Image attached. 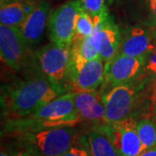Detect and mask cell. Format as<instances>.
<instances>
[{
	"label": "cell",
	"instance_id": "1",
	"mask_svg": "<svg viewBox=\"0 0 156 156\" xmlns=\"http://www.w3.org/2000/svg\"><path fill=\"white\" fill-rule=\"evenodd\" d=\"M68 91V89L51 82L39 73L17 83L7 92L5 107L11 118L30 115L41 107Z\"/></svg>",
	"mask_w": 156,
	"mask_h": 156
},
{
	"label": "cell",
	"instance_id": "2",
	"mask_svg": "<svg viewBox=\"0 0 156 156\" xmlns=\"http://www.w3.org/2000/svg\"><path fill=\"white\" fill-rule=\"evenodd\" d=\"M23 149L35 156H60L77 142L75 126L56 127L13 134Z\"/></svg>",
	"mask_w": 156,
	"mask_h": 156
},
{
	"label": "cell",
	"instance_id": "3",
	"mask_svg": "<svg viewBox=\"0 0 156 156\" xmlns=\"http://www.w3.org/2000/svg\"><path fill=\"white\" fill-rule=\"evenodd\" d=\"M146 83V80L137 78L116 86L103 94L107 122H113L131 116Z\"/></svg>",
	"mask_w": 156,
	"mask_h": 156
},
{
	"label": "cell",
	"instance_id": "4",
	"mask_svg": "<svg viewBox=\"0 0 156 156\" xmlns=\"http://www.w3.org/2000/svg\"><path fill=\"white\" fill-rule=\"evenodd\" d=\"M0 56L9 67L19 71L36 62L31 46L17 27L0 24Z\"/></svg>",
	"mask_w": 156,
	"mask_h": 156
},
{
	"label": "cell",
	"instance_id": "5",
	"mask_svg": "<svg viewBox=\"0 0 156 156\" xmlns=\"http://www.w3.org/2000/svg\"><path fill=\"white\" fill-rule=\"evenodd\" d=\"M35 59L39 72L51 82L67 89L64 84L69 81L70 47L50 42L35 52Z\"/></svg>",
	"mask_w": 156,
	"mask_h": 156
},
{
	"label": "cell",
	"instance_id": "6",
	"mask_svg": "<svg viewBox=\"0 0 156 156\" xmlns=\"http://www.w3.org/2000/svg\"><path fill=\"white\" fill-rule=\"evenodd\" d=\"M82 8L80 0H70L50 11L48 36L51 43L70 47L76 36V22Z\"/></svg>",
	"mask_w": 156,
	"mask_h": 156
},
{
	"label": "cell",
	"instance_id": "7",
	"mask_svg": "<svg viewBox=\"0 0 156 156\" xmlns=\"http://www.w3.org/2000/svg\"><path fill=\"white\" fill-rule=\"evenodd\" d=\"M110 139L118 156H139L142 145L137 132V121L133 116L95 127Z\"/></svg>",
	"mask_w": 156,
	"mask_h": 156
},
{
	"label": "cell",
	"instance_id": "8",
	"mask_svg": "<svg viewBox=\"0 0 156 156\" xmlns=\"http://www.w3.org/2000/svg\"><path fill=\"white\" fill-rule=\"evenodd\" d=\"M147 57H135L116 53L105 62V77L101 89V93L104 94L116 86L137 79L142 72Z\"/></svg>",
	"mask_w": 156,
	"mask_h": 156
},
{
	"label": "cell",
	"instance_id": "9",
	"mask_svg": "<svg viewBox=\"0 0 156 156\" xmlns=\"http://www.w3.org/2000/svg\"><path fill=\"white\" fill-rule=\"evenodd\" d=\"M76 91H69L41 107L29 116L43 118L76 126L82 120L75 105Z\"/></svg>",
	"mask_w": 156,
	"mask_h": 156
},
{
	"label": "cell",
	"instance_id": "10",
	"mask_svg": "<svg viewBox=\"0 0 156 156\" xmlns=\"http://www.w3.org/2000/svg\"><path fill=\"white\" fill-rule=\"evenodd\" d=\"M105 77V62L97 58L82 65H70L69 69V81L78 90H96L102 86Z\"/></svg>",
	"mask_w": 156,
	"mask_h": 156
},
{
	"label": "cell",
	"instance_id": "11",
	"mask_svg": "<svg viewBox=\"0 0 156 156\" xmlns=\"http://www.w3.org/2000/svg\"><path fill=\"white\" fill-rule=\"evenodd\" d=\"M121 38V31L110 15L95 23V30L91 35L93 44L105 62L116 55Z\"/></svg>",
	"mask_w": 156,
	"mask_h": 156
},
{
	"label": "cell",
	"instance_id": "12",
	"mask_svg": "<svg viewBox=\"0 0 156 156\" xmlns=\"http://www.w3.org/2000/svg\"><path fill=\"white\" fill-rule=\"evenodd\" d=\"M122 34L119 54L135 57H147L154 51V41L150 29L133 25L125 29Z\"/></svg>",
	"mask_w": 156,
	"mask_h": 156
},
{
	"label": "cell",
	"instance_id": "13",
	"mask_svg": "<svg viewBox=\"0 0 156 156\" xmlns=\"http://www.w3.org/2000/svg\"><path fill=\"white\" fill-rule=\"evenodd\" d=\"M75 105L82 121L94 123L95 127L107 123L103 94L96 90L76 91Z\"/></svg>",
	"mask_w": 156,
	"mask_h": 156
},
{
	"label": "cell",
	"instance_id": "14",
	"mask_svg": "<svg viewBox=\"0 0 156 156\" xmlns=\"http://www.w3.org/2000/svg\"><path fill=\"white\" fill-rule=\"evenodd\" d=\"M50 11L49 2L45 0L37 2L22 25L18 28L30 46L37 44L43 39L48 26Z\"/></svg>",
	"mask_w": 156,
	"mask_h": 156
},
{
	"label": "cell",
	"instance_id": "15",
	"mask_svg": "<svg viewBox=\"0 0 156 156\" xmlns=\"http://www.w3.org/2000/svg\"><path fill=\"white\" fill-rule=\"evenodd\" d=\"M37 3L27 0H13L0 6V23L19 28L33 10Z\"/></svg>",
	"mask_w": 156,
	"mask_h": 156
},
{
	"label": "cell",
	"instance_id": "16",
	"mask_svg": "<svg viewBox=\"0 0 156 156\" xmlns=\"http://www.w3.org/2000/svg\"><path fill=\"white\" fill-rule=\"evenodd\" d=\"M78 140L79 143L89 151L91 156H118L108 136L99 129L94 128L93 131Z\"/></svg>",
	"mask_w": 156,
	"mask_h": 156
},
{
	"label": "cell",
	"instance_id": "17",
	"mask_svg": "<svg viewBox=\"0 0 156 156\" xmlns=\"http://www.w3.org/2000/svg\"><path fill=\"white\" fill-rule=\"evenodd\" d=\"M97 58H101L100 55L92 43L91 36L74 39L70 46V65H82Z\"/></svg>",
	"mask_w": 156,
	"mask_h": 156
},
{
	"label": "cell",
	"instance_id": "18",
	"mask_svg": "<svg viewBox=\"0 0 156 156\" xmlns=\"http://www.w3.org/2000/svg\"><path fill=\"white\" fill-rule=\"evenodd\" d=\"M137 132L143 151L156 146V122L149 118L137 122Z\"/></svg>",
	"mask_w": 156,
	"mask_h": 156
},
{
	"label": "cell",
	"instance_id": "19",
	"mask_svg": "<svg viewBox=\"0 0 156 156\" xmlns=\"http://www.w3.org/2000/svg\"><path fill=\"white\" fill-rule=\"evenodd\" d=\"M95 28V25L93 17L82 6L76 17L75 38H84L90 37L94 32Z\"/></svg>",
	"mask_w": 156,
	"mask_h": 156
},
{
	"label": "cell",
	"instance_id": "20",
	"mask_svg": "<svg viewBox=\"0 0 156 156\" xmlns=\"http://www.w3.org/2000/svg\"><path fill=\"white\" fill-rule=\"evenodd\" d=\"M85 11L93 17L95 23L109 16L106 0H80Z\"/></svg>",
	"mask_w": 156,
	"mask_h": 156
},
{
	"label": "cell",
	"instance_id": "21",
	"mask_svg": "<svg viewBox=\"0 0 156 156\" xmlns=\"http://www.w3.org/2000/svg\"><path fill=\"white\" fill-rule=\"evenodd\" d=\"M141 8L144 14L143 24L152 29L156 25V0H141Z\"/></svg>",
	"mask_w": 156,
	"mask_h": 156
},
{
	"label": "cell",
	"instance_id": "22",
	"mask_svg": "<svg viewBox=\"0 0 156 156\" xmlns=\"http://www.w3.org/2000/svg\"><path fill=\"white\" fill-rule=\"evenodd\" d=\"M138 78L146 80L147 82L150 78H156V50L147 57L142 72Z\"/></svg>",
	"mask_w": 156,
	"mask_h": 156
},
{
	"label": "cell",
	"instance_id": "23",
	"mask_svg": "<svg viewBox=\"0 0 156 156\" xmlns=\"http://www.w3.org/2000/svg\"><path fill=\"white\" fill-rule=\"evenodd\" d=\"M76 144H77V142L60 156H91L89 151L87 150L82 144H80L79 146Z\"/></svg>",
	"mask_w": 156,
	"mask_h": 156
},
{
	"label": "cell",
	"instance_id": "24",
	"mask_svg": "<svg viewBox=\"0 0 156 156\" xmlns=\"http://www.w3.org/2000/svg\"><path fill=\"white\" fill-rule=\"evenodd\" d=\"M139 156H156V146L152 148L143 151Z\"/></svg>",
	"mask_w": 156,
	"mask_h": 156
},
{
	"label": "cell",
	"instance_id": "25",
	"mask_svg": "<svg viewBox=\"0 0 156 156\" xmlns=\"http://www.w3.org/2000/svg\"><path fill=\"white\" fill-rule=\"evenodd\" d=\"M152 108H153V113L156 115V87L153 94V103H152Z\"/></svg>",
	"mask_w": 156,
	"mask_h": 156
},
{
	"label": "cell",
	"instance_id": "26",
	"mask_svg": "<svg viewBox=\"0 0 156 156\" xmlns=\"http://www.w3.org/2000/svg\"><path fill=\"white\" fill-rule=\"evenodd\" d=\"M12 156H35L33 155V154H31L30 153H29V152H27V151L25 150H21L19 151V152H17V153H16V154H14Z\"/></svg>",
	"mask_w": 156,
	"mask_h": 156
},
{
	"label": "cell",
	"instance_id": "27",
	"mask_svg": "<svg viewBox=\"0 0 156 156\" xmlns=\"http://www.w3.org/2000/svg\"><path fill=\"white\" fill-rule=\"evenodd\" d=\"M151 32H152V35H153V38H154V43H156V25L154 27V28L150 29Z\"/></svg>",
	"mask_w": 156,
	"mask_h": 156
},
{
	"label": "cell",
	"instance_id": "28",
	"mask_svg": "<svg viewBox=\"0 0 156 156\" xmlns=\"http://www.w3.org/2000/svg\"><path fill=\"white\" fill-rule=\"evenodd\" d=\"M11 1H13V0H0V6L2 5H5L6 4H8V3H10Z\"/></svg>",
	"mask_w": 156,
	"mask_h": 156
},
{
	"label": "cell",
	"instance_id": "29",
	"mask_svg": "<svg viewBox=\"0 0 156 156\" xmlns=\"http://www.w3.org/2000/svg\"><path fill=\"white\" fill-rule=\"evenodd\" d=\"M0 156H11V155H9L8 154H6V153H5V152H1V154H0Z\"/></svg>",
	"mask_w": 156,
	"mask_h": 156
},
{
	"label": "cell",
	"instance_id": "30",
	"mask_svg": "<svg viewBox=\"0 0 156 156\" xmlns=\"http://www.w3.org/2000/svg\"><path fill=\"white\" fill-rule=\"evenodd\" d=\"M27 1H30V2H35V3H37V2L43 1V0H27Z\"/></svg>",
	"mask_w": 156,
	"mask_h": 156
},
{
	"label": "cell",
	"instance_id": "31",
	"mask_svg": "<svg viewBox=\"0 0 156 156\" xmlns=\"http://www.w3.org/2000/svg\"><path fill=\"white\" fill-rule=\"evenodd\" d=\"M109 4H112V3H114L115 1H116V0H107Z\"/></svg>",
	"mask_w": 156,
	"mask_h": 156
},
{
	"label": "cell",
	"instance_id": "32",
	"mask_svg": "<svg viewBox=\"0 0 156 156\" xmlns=\"http://www.w3.org/2000/svg\"><path fill=\"white\" fill-rule=\"evenodd\" d=\"M155 122H156V120H155Z\"/></svg>",
	"mask_w": 156,
	"mask_h": 156
}]
</instances>
